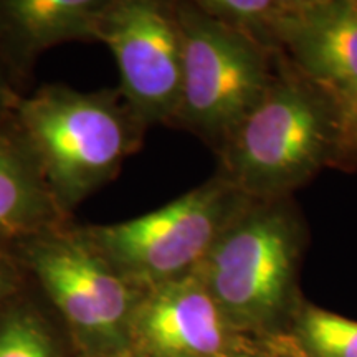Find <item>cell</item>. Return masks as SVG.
<instances>
[{"label": "cell", "mask_w": 357, "mask_h": 357, "mask_svg": "<svg viewBox=\"0 0 357 357\" xmlns=\"http://www.w3.org/2000/svg\"><path fill=\"white\" fill-rule=\"evenodd\" d=\"M303 248L305 229L289 197L252 200L194 271L236 331L265 328L291 298Z\"/></svg>", "instance_id": "3957f363"}, {"label": "cell", "mask_w": 357, "mask_h": 357, "mask_svg": "<svg viewBox=\"0 0 357 357\" xmlns=\"http://www.w3.org/2000/svg\"><path fill=\"white\" fill-rule=\"evenodd\" d=\"M300 328L303 341L318 357H357V321L311 307Z\"/></svg>", "instance_id": "5bb4252c"}, {"label": "cell", "mask_w": 357, "mask_h": 357, "mask_svg": "<svg viewBox=\"0 0 357 357\" xmlns=\"http://www.w3.org/2000/svg\"><path fill=\"white\" fill-rule=\"evenodd\" d=\"M276 52L331 95L357 83V0H303Z\"/></svg>", "instance_id": "9c48e42d"}, {"label": "cell", "mask_w": 357, "mask_h": 357, "mask_svg": "<svg viewBox=\"0 0 357 357\" xmlns=\"http://www.w3.org/2000/svg\"><path fill=\"white\" fill-rule=\"evenodd\" d=\"M205 13L222 24L234 26L265 47L276 50V43L303 0H195Z\"/></svg>", "instance_id": "7c38bea8"}, {"label": "cell", "mask_w": 357, "mask_h": 357, "mask_svg": "<svg viewBox=\"0 0 357 357\" xmlns=\"http://www.w3.org/2000/svg\"><path fill=\"white\" fill-rule=\"evenodd\" d=\"M12 252L78 341L105 356L129 352V324L144 291L116 273L82 227L68 220L22 240Z\"/></svg>", "instance_id": "8992f818"}, {"label": "cell", "mask_w": 357, "mask_h": 357, "mask_svg": "<svg viewBox=\"0 0 357 357\" xmlns=\"http://www.w3.org/2000/svg\"><path fill=\"white\" fill-rule=\"evenodd\" d=\"M229 357H253V356H248V354H242V352H235V354H231Z\"/></svg>", "instance_id": "ac0fdd59"}, {"label": "cell", "mask_w": 357, "mask_h": 357, "mask_svg": "<svg viewBox=\"0 0 357 357\" xmlns=\"http://www.w3.org/2000/svg\"><path fill=\"white\" fill-rule=\"evenodd\" d=\"M236 329L195 271L147 289L129 324L137 357H229Z\"/></svg>", "instance_id": "ba28073f"}, {"label": "cell", "mask_w": 357, "mask_h": 357, "mask_svg": "<svg viewBox=\"0 0 357 357\" xmlns=\"http://www.w3.org/2000/svg\"><path fill=\"white\" fill-rule=\"evenodd\" d=\"M252 200L215 174L146 215L79 227L116 273L132 288L147 291L194 271L222 230Z\"/></svg>", "instance_id": "5b68a950"}, {"label": "cell", "mask_w": 357, "mask_h": 357, "mask_svg": "<svg viewBox=\"0 0 357 357\" xmlns=\"http://www.w3.org/2000/svg\"><path fill=\"white\" fill-rule=\"evenodd\" d=\"M29 275L12 250L0 248V306L24 291Z\"/></svg>", "instance_id": "2e32d148"}, {"label": "cell", "mask_w": 357, "mask_h": 357, "mask_svg": "<svg viewBox=\"0 0 357 357\" xmlns=\"http://www.w3.org/2000/svg\"><path fill=\"white\" fill-rule=\"evenodd\" d=\"M96 42L118 65V89L146 128L169 126L182 84V42L176 2L105 0L96 19Z\"/></svg>", "instance_id": "52a82bcc"}, {"label": "cell", "mask_w": 357, "mask_h": 357, "mask_svg": "<svg viewBox=\"0 0 357 357\" xmlns=\"http://www.w3.org/2000/svg\"><path fill=\"white\" fill-rule=\"evenodd\" d=\"M105 0H0V56L24 95L38 56L66 42H96Z\"/></svg>", "instance_id": "30bf717a"}, {"label": "cell", "mask_w": 357, "mask_h": 357, "mask_svg": "<svg viewBox=\"0 0 357 357\" xmlns=\"http://www.w3.org/2000/svg\"><path fill=\"white\" fill-rule=\"evenodd\" d=\"M22 96L24 95L17 88L10 71L7 70L2 56H0V124L10 121L13 109Z\"/></svg>", "instance_id": "e0dca14e"}, {"label": "cell", "mask_w": 357, "mask_h": 357, "mask_svg": "<svg viewBox=\"0 0 357 357\" xmlns=\"http://www.w3.org/2000/svg\"><path fill=\"white\" fill-rule=\"evenodd\" d=\"M182 84L169 126L185 129L213 151L260 102L280 70V52L205 13L176 2Z\"/></svg>", "instance_id": "277c9868"}, {"label": "cell", "mask_w": 357, "mask_h": 357, "mask_svg": "<svg viewBox=\"0 0 357 357\" xmlns=\"http://www.w3.org/2000/svg\"><path fill=\"white\" fill-rule=\"evenodd\" d=\"M19 296L0 306V357H58L50 329Z\"/></svg>", "instance_id": "4fadbf2b"}, {"label": "cell", "mask_w": 357, "mask_h": 357, "mask_svg": "<svg viewBox=\"0 0 357 357\" xmlns=\"http://www.w3.org/2000/svg\"><path fill=\"white\" fill-rule=\"evenodd\" d=\"M68 220L12 119L0 124V248Z\"/></svg>", "instance_id": "8fae6325"}, {"label": "cell", "mask_w": 357, "mask_h": 357, "mask_svg": "<svg viewBox=\"0 0 357 357\" xmlns=\"http://www.w3.org/2000/svg\"><path fill=\"white\" fill-rule=\"evenodd\" d=\"M334 147L333 95L280 53L273 84L215 151L217 176L253 200L288 199L331 167Z\"/></svg>", "instance_id": "7a4b0ae2"}, {"label": "cell", "mask_w": 357, "mask_h": 357, "mask_svg": "<svg viewBox=\"0 0 357 357\" xmlns=\"http://www.w3.org/2000/svg\"><path fill=\"white\" fill-rule=\"evenodd\" d=\"M336 105V147L331 167L357 169V83L333 93Z\"/></svg>", "instance_id": "9a60e30c"}, {"label": "cell", "mask_w": 357, "mask_h": 357, "mask_svg": "<svg viewBox=\"0 0 357 357\" xmlns=\"http://www.w3.org/2000/svg\"><path fill=\"white\" fill-rule=\"evenodd\" d=\"M12 124L70 218L118 176L124 160L142 146L147 129L118 88L78 91L56 83L22 96Z\"/></svg>", "instance_id": "6da1fadb"}]
</instances>
